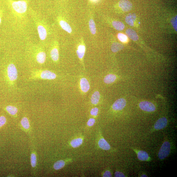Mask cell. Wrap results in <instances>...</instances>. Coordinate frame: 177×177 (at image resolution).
<instances>
[{
  "label": "cell",
  "mask_w": 177,
  "mask_h": 177,
  "mask_svg": "<svg viewBox=\"0 0 177 177\" xmlns=\"http://www.w3.org/2000/svg\"><path fill=\"white\" fill-rule=\"evenodd\" d=\"M31 0H5L12 14L15 17H22L26 14L28 4Z\"/></svg>",
  "instance_id": "1"
},
{
  "label": "cell",
  "mask_w": 177,
  "mask_h": 177,
  "mask_svg": "<svg viewBox=\"0 0 177 177\" xmlns=\"http://www.w3.org/2000/svg\"><path fill=\"white\" fill-rule=\"evenodd\" d=\"M30 10H31V12H32V17L34 19L36 26L40 39L42 41H44L47 38L48 35L47 28L42 19L38 17L37 15H35V13H34V12L32 10H31L30 8Z\"/></svg>",
  "instance_id": "2"
},
{
  "label": "cell",
  "mask_w": 177,
  "mask_h": 177,
  "mask_svg": "<svg viewBox=\"0 0 177 177\" xmlns=\"http://www.w3.org/2000/svg\"><path fill=\"white\" fill-rule=\"evenodd\" d=\"M56 77V74L47 70H35L32 71L29 79L30 80L41 79L53 80Z\"/></svg>",
  "instance_id": "3"
},
{
  "label": "cell",
  "mask_w": 177,
  "mask_h": 177,
  "mask_svg": "<svg viewBox=\"0 0 177 177\" xmlns=\"http://www.w3.org/2000/svg\"><path fill=\"white\" fill-rule=\"evenodd\" d=\"M31 164L33 175L35 176L37 168V153L36 148L35 145L34 141H31Z\"/></svg>",
  "instance_id": "4"
},
{
  "label": "cell",
  "mask_w": 177,
  "mask_h": 177,
  "mask_svg": "<svg viewBox=\"0 0 177 177\" xmlns=\"http://www.w3.org/2000/svg\"><path fill=\"white\" fill-rule=\"evenodd\" d=\"M7 76L10 83H14L17 79L18 72L16 66L13 63H10L7 68Z\"/></svg>",
  "instance_id": "5"
},
{
  "label": "cell",
  "mask_w": 177,
  "mask_h": 177,
  "mask_svg": "<svg viewBox=\"0 0 177 177\" xmlns=\"http://www.w3.org/2000/svg\"><path fill=\"white\" fill-rule=\"evenodd\" d=\"M170 143L167 141L164 142L158 153V157L161 160H163L168 157L170 153Z\"/></svg>",
  "instance_id": "6"
},
{
  "label": "cell",
  "mask_w": 177,
  "mask_h": 177,
  "mask_svg": "<svg viewBox=\"0 0 177 177\" xmlns=\"http://www.w3.org/2000/svg\"><path fill=\"white\" fill-rule=\"evenodd\" d=\"M20 127L23 130L28 134L29 136L31 135V127L29 119L26 117H23L20 122Z\"/></svg>",
  "instance_id": "7"
},
{
  "label": "cell",
  "mask_w": 177,
  "mask_h": 177,
  "mask_svg": "<svg viewBox=\"0 0 177 177\" xmlns=\"http://www.w3.org/2000/svg\"><path fill=\"white\" fill-rule=\"evenodd\" d=\"M140 108L143 110L148 112H152L155 111L156 107L152 103L147 101L141 102L139 104Z\"/></svg>",
  "instance_id": "8"
},
{
  "label": "cell",
  "mask_w": 177,
  "mask_h": 177,
  "mask_svg": "<svg viewBox=\"0 0 177 177\" xmlns=\"http://www.w3.org/2000/svg\"><path fill=\"white\" fill-rule=\"evenodd\" d=\"M126 104V101L123 98L117 100L112 106V108L115 111H120L124 109Z\"/></svg>",
  "instance_id": "9"
},
{
  "label": "cell",
  "mask_w": 177,
  "mask_h": 177,
  "mask_svg": "<svg viewBox=\"0 0 177 177\" xmlns=\"http://www.w3.org/2000/svg\"><path fill=\"white\" fill-rule=\"evenodd\" d=\"M35 59L37 62L40 65L44 63L46 61V54L43 51L39 50L35 55Z\"/></svg>",
  "instance_id": "10"
},
{
  "label": "cell",
  "mask_w": 177,
  "mask_h": 177,
  "mask_svg": "<svg viewBox=\"0 0 177 177\" xmlns=\"http://www.w3.org/2000/svg\"><path fill=\"white\" fill-rule=\"evenodd\" d=\"M119 6L125 12L130 11L132 8V3L128 0H121L119 2Z\"/></svg>",
  "instance_id": "11"
},
{
  "label": "cell",
  "mask_w": 177,
  "mask_h": 177,
  "mask_svg": "<svg viewBox=\"0 0 177 177\" xmlns=\"http://www.w3.org/2000/svg\"><path fill=\"white\" fill-rule=\"evenodd\" d=\"M168 120L166 118L163 117L160 118L156 122L154 125V128L156 130H160L164 129L167 125Z\"/></svg>",
  "instance_id": "12"
},
{
  "label": "cell",
  "mask_w": 177,
  "mask_h": 177,
  "mask_svg": "<svg viewBox=\"0 0 177 177\" xmlns=\"http://www.w3.org/2000/svg\"><path fill=\"white\" fill-rule=\"evenodd\" d=\"M80 86L82 91L84 93H86L90 88L89 82L85 78H83L81 79Z\"/></svg>",
  "instance_id": "13"
},
{
  "label": "cell",
  "mask_w": 177,
  "mask_h": 177,
  "mask_svg": "<svg viewBox=\"0 0 177 177\" xmlns=\"http://www.w3.org/2000/svg\"><path fill=\"white\" fill-rule=\"evenodd\" d=\"M50 56L52 60L54 62H57L59 60V53L57 47H53L50 52Z\"/></svg>",
  "instance_id": "14"
},
{
  "label": "cell",
  "mask_w": 177,
  "mask_h": 177,
  "mask_svg": "<svg viewBox=\"0 0 177 177\" xmlns=\"http://www.w3.org/2000/svg\"><path fill=\"white\" fill-rule=\"evenodd\" d=\"M136 15L135 14H129L125 18V21L127 24L130 26H134V22L136 19Z\"/></svg>",
  "instance_id": "15"
},
{
  "label": "cell",
  "mask_w": 177,
  "mask_h": 177,
  "mask_svg": "<svg viewBox=\"0 0 177 177\" xmlns=\"http://www.w3.org/2000/svg\"><path fill=\"white\" fill-rule=\"evenodd\" d=\"M6 111L12 116L15 117L17 116L18 109L16 107L12 106H8L6 107Z\"/></svg>",
  "instance_id": "16"
},
{
  "label": "cell",
  "mask_w": 177,
  "mask_h": 177,
  "mask_svg": "<svg viewBox=\"0 0 177 177\" xmlns=\"http://www.w3.org/2000/svg\"><path fill=\"white\" fill-rule=\"evenodd\" d=\"M98 144L99 147L102 150H109L111 148L109 144L103 138L99 140Z\"/></svg>",
  "instance_id": "17"
},
{
  "label": "cell",
  "mask_w": 177,
  "mask_h": 177,
  "mask_svg": "<svg viewBox=\"0 0 177 177\" xmlns=\"http://www.w3.org/2000/svg\"><path fill=\"white\" fill-rule=\"evenodd\" d=\"M85 47L83 44H81L78 46L76 53L78 58L81 60H83L85 52Z\"/></svg>",
  "instance_id": "18"
},
{
  "label": "cell",
  "mask_w": 177,
  "mask_h": 177,
  "mask_svg": "<svg viewBox=\"0 0 177 177\" xmlns=\"http://www.w3.org/2000/svg\"><path fill=\"white\" fill-rule=\"evenodd\" d=\"M137 156L138 159L141 161H147L149 159L148 153L144 151H138L137 152Z\"/></svg>",
  "instance_id": "19"
},
{
  "label": "cell",
  "mask_w": 177,
  "mask_h": 177,
  "mask_svg": "<svg viewBox=\"0 0 177 177\" xmlns=\"http://www.w3.org/2000/svg\"><path fill=\"white\" fill-rule=\"evenodd\" d=\"M59 24L63 30L70 34L71 33V28L67 22L63 20H61L59 21Z\"/></svg>",
  "instance_id": "20"
},
{
  "label": "cell",
  "mask_w": 177,
  "mask_h": 177,
  "mask_svg": "<svg viewBox=\"0 0 177 177\" xmlns=\"http://www.w3.org/2000/svg\"><path fill=\"white\" fill-rule=\"evenodd\" d=\"M126 33L128 36L133 41H137L138 39L137 33L134 30L131 29H128Z\"/></svg>",
  "instance_id": "21"
},
{
  "label": "cell",
  "mask_w": 177,
  "mask_h": 177,
  "mask_svg": "<svg viewBox=\"0 0 177 177\" xmlns=\"http://www.w3.org/2000/svg\"><path fill=\"white\" fill-rule=\"evenodd\" d=\"M117 77L114 74H110L105 77L104 81L106 83L109 84L112 83L116 80Z\"/></svg>",
  "instance_id": "22"
},
{
  "label": "cell",
  "mask_w": 177,
  "mask_h": 177,
  "mask_svg": "<svg viewBox=\"0 0 177 177\" xmlns=\"http://www.w3.org/2000/svg\"><path fill=\"white\" fill-rule=\"evenodd\" d=\"M100 98V94L98 91H96L93 93L91 97V102L94 105L98 103Z\"/></svg>",
  "instance_id": "23"
},
{
  "label": "cell",
  "mask_w": 177,
  "mask_h": 177,
  "mask_svg": "<svg viewBox=\"0 0 177 177\" xmlns=\"http://www.w3.org/2000/svg\"><path fill=\"white\" fill-rule=\"evenodd\" d=\"M124 46L119 43L115 42L111 46V50L112 52H117L124 48Z\"/></svg>",
  "instance_id": "24"
},
{
  "label": "cell",
  "mask_w": 177,
  "mask_h": 177,
  "mask_svg": "<svg viewBox=\"0 0 177 177\" xmlns=\"http://www.w3.org/2000/svg\"><path fill=\"white\" fill-rule=\"evenodd\" d=\"M83 142V139L81 138H76L72 140L70 143L71 144L74 148H77L82 145Z\"/></svg>",
  "instance_id": "25"
},
{
  "label": "cell",
  "mask_w": 177,
  "mask_h": 177,
  "mask_svg": "<svg viewBox=\"0 0 177 177\" xmlns=\"http://www.w3.org/2000/svg\"><path fill=\"white\" fill-rule=\"evenodd\" d=\"M65 163L63 160H60L56 162L54 164L53 167L56 170H58L62 168L65 166Z\"/></svg>",
  "instance_id": "26"
},
{
  "label": "cell",
  "mask_w": 177,
  "mask_h": 177,
  "mask_svg": "<svg viewBox=\"0 0 177 177\" xmlns=\"http://www.w3.org/2000/svg\"><path fill=\"white\" fill-rule=\"evenodd\" d=\"M113 26L118 31H122L124 29L125 26L123 23L119 21H114L112 22Z\"/></svg>",
  "instance_id": "27"
},
{
  "label": "cell",
  "mask_w": 177,
  "mask_h": 177,
  "mask_svg": "<svg viewBox=\"0 0 177 177\" xmlns=\"http://www.w3.org/2000/svg\"><path fill=\"white\" fill-rule=\"evenodd\" d=\"M89 27L90 30L93 35H94L96 33V27L95 24L94 20L91 19L89 20Z\"/></svg>",
  "instance_id": "28"
},
{
  "label": "cell",
  "mask_w": 177,
  "mask_h": 177,
  "mask_svg": "<svg viewBox=\"0 0 177 177\" xmlns=\"http://www.w3.org/2000/svg\"><path fill=\"white\" fill-rule=\"evenodd\" d=\"M117 37L121 42H127L128 40L127 37L126 35L122 33H119L118 34Z\"/></svg>",
  "instance_id": "29"
},
{
  "label": "cell",
  "mask_w": 177,
  "mask_h": 177,
  "mask_svg": "<svg viewBox=\"0 0 177 177\" xmlns=\"http://www.w3.org/2000/svg\"><path fill=\"white\" fill-rule=\"evenodd\" d=\"M7 119L6 117L3 115L0 117V128L6 124Z\"/></svg>",
  "instance_id": "30"
},
{
  "label": "cell",
  "mask_w": 177,
  "mask_h": 177,
  "mask_svg": "<svg viewBox=\"0 0 177 177\" xmlns=\"http://www.w3.org/2000/svg\"><path fill=\"white\" fill-rule=\"evenodd\" d=\"M171 22L174 30L177 31V16L171 19Z\"/></svg>",
  "instance_id": "31"
},
{
  "label": "cell",
  "mask_w": 177,
  "mask_h": 177,
  "mask_svg": "<svg viewBox=\"0 0 177 177\" xmlns=\"http://www.w3.org/2000/svg\"><path fill=\"white\" fill-rule=\"evenodd\" d=\"M99 109L96 107L92 109L91 111V114L93 116H96L98 114Z\"/></svg>",
  "instance_id": "32"
},
{
  "label": "cell",
  "mask_w": 177,
  "mask_h": 177,
  "mask_svg": "<svg viewBox=\"0 0 177 177\" xmlns=\"http://www.w3.org/2000/svg\"><path fill=\"white\" fill-rule=\"evenodd\" d=\"M96 120L93 118H91V119H90L88 122H87V125L88 126L91 127L93 126L94 124L95 123Z\"/></svg>",
  "instance_id": "33"
},
{
  "label": "cell",
  "mask_w": 177,
  "mask_h": 177,
  "mask_svg": "<svg viewBox=\"0 0 177 177\" xmlns=\"http://www.w3.org/2000/svg\"><path fill=\"white\" fill-rule=\"evenodd\" d=\"M115 176L117 177H125L126 176L124 173L119 171H116L115 173Z\"/></svg>",
  "instance_id": "34"
},
{
  "label": "cell",
  "mask_w": 177,
  "mask_h": 177,
  "mask_svg": "<svg viewBox=\"0 0 177 177\" xmlns=\"http://www.w3.org/2000/svg\"><path fill=\"white\" fill-rule=\"evenodd\" d=\"M103 176L105 177H112V174L111 172L109 171H106L103 174Z\"/></svg>",
  "instance_id": "35"
},
{
  "label": "cell",
  "mask_w": 177,
  "mask_h": 177,
  "mask_svg": "<svg viewBox=\"0 0 177 177\" xmlns=\"http://www.w3.org/2000/svg\"><path fill=\"white\" fill-rule=\"evenodd\" d=\"M2 15H3V11L1 10H0V24L1 22Z\"/></svg>",
  "instance_id": "36"
},
{
  "label": "cell",
  "mask_w": 177,
  "mask_h": 177,
  "mask_svg": "<svg viewBox=\"0 0 177 177\" xmlns=\"http://www.w3.org/2000/svg\"><path fill=\"white\" fill-rule=\"evenodd\" d=\"M141 177H147V176L145 175V174H143V175L141 176Z\"/></svg>",
  "instance_id": "37"
},
{
  "label": "cell",
  "mask_w": 177,
  "mask_h": 177,
  "mask_svg": "<svg viewBox=\"0 0 177 177\" xmlns=\"http://www.w3.org/2000/svg\"><path fill=\"white\" fill-rule=\"evenodd\" d=\"M91 1H96V0H91Z\"/></svg>",
  "instance_id": "38"
}]
</instances>
